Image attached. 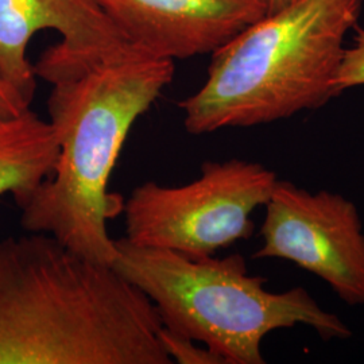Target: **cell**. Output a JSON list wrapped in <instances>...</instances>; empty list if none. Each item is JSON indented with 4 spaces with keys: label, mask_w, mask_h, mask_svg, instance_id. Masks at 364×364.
<instances>
[{
    "label": "cell",
    "mask_w": 364,
    "mask_h": 364,
    "mask_svg": "<svg viewBox=\"0 0 364 364\" xmlns=\"http://www.w3.org/2000/svg\"><path fill=\"white\" fill-rule=\"evenodd\" d=\"M156 306L53 235L0 239V364H171Z\"/></svg>",
    "instance_id": "obj_1"
},
{
    "label": "cell",
    "mask_w": 364,
    "mask_h": 364,
    "mask_svg": "<svg viewBox=\"0 0 364 364\" xmlns=\"http://www.w3.org/2000/svg\"><path fill=\"white\" fill-rule=\"evenodd\" d=\"M173 76V60L132 49L53 84L48 111L58 156L52 176L18 207L26 231L53 235L90 259L114 263L107 221L123 212L124 200L108 192V181L131 127Z\"/></svg>",
    "instance_id": "obj_2"
},
{
    "label": "cell",
    "mask_w": 364,
    "mask_h": 364,
    "mask_svg": "<svg viewBox=\"0 0 364 364\" xmlns=\"http://www.w3.org/2000/svg\"><path fill=\"white\" fill-rule=\"evenodd\" d=\"M364 0H294L212 53L207 80L178 103L192 135L254 127L314 111L336 88L347 34Z\"/></svg>",
    "instance_id": "obj_3"
},
{
    "label": "cell",
    "mask_w": 364,
    "mask_h": 364,
    "mask_svg": "<svg viewBox=\"0 0 364 364\" xmlns=\"http://www.w3.org/2000/svg\"><path fill=\"white\" fill-rule=\"evenodd\" d=\"M112 266L156 306L162 326L201 343L224 364H263L262 341L278 329L311 326L323 340H347L350 326L304 287L274 293L240 254L191 258L168 248L115 240Z\"/></svg>",
    "instance_id": "obj_4"
},
{
    "label": "cell",
    "mask_w": 364,
    "mask_h": 364,
    "mask_svg": "<svg viewBox=\"0 0 364 364\" xmlns=\"http://www.w3.org/2000/svg\"><path fill=\"white\" fill-rule=\"evenodd\" d=\"M278 180L259 162L232 158L204 162L200 177L186 185L144 182L124 201V237L191 258L213 257L252 235L251 216Z\"/></svg>",
    "instance_id": "obj_5"
},
{
    "label": "cell",
    "mask_w": 364,
    "mask_h": 364,
    "mask_svg": "<svg viewBox=\"0 0 364 364\" xmlns=\"http://www.w3.org/2000/svg\"><path fill=\"white\" fill-rule=\"evenodd\" d=\"M132 49L97 0H0V78L27 105L37 77L53 85Z\"/></svg>",
    "instance_id": "obj_6"
},
{
    "label": "cell",
    "mask_w": 364,
    "mask_h": 364,
    "mask_svg": "<svg viewBox=\"0 0 364 364\" xmlns=\"http://www.w3.org/2000/svg\"><path fill=\"white\" fill-rule=\"evenodd\" d=\"M264 208L262 246L252 258L291 262L348 306H363V223L353 201L278 180Z\"/></svg>",
    "instance_id": "obj_7"
},
{
    "label": "cell",
    "mask_w": 364,
    "mask_h": 364,
    "mask_svg": "<svg viewBox=\"0 0 364 364\" xmlns=\"http://www.w3.org/2000/svg\"><path fill=\"white\" fill-rule=\"evenodd\" d=\"M132 45L161 58L212 54L270 11L272 0H97Z\"/></svg>",
    "instance_id": "obj_8"
},
{
    "label": "cell",
    "mask_w": 364,
    "mask_h": 364,
    "mask_svg": "<svg viewBox=\"0 0 364 364\" xmlns=\"http://www.w3.org/2000/svg\"><path fill=\"white\" fill-rule=\"evenodd\" d=\"M58 142L50 122L30 108L0 119V196L10 193L19 207L54 171Z\"/></svg>",
    "instance_id": "obj_9"
},
{
    "label": "cell",
    "mask_w": 364,
    "mask_h": 364,
    "mask_svg": "<svg viewBox=\"0 0 364 364\" xmlns=\"http://www.w3.org/2000/svg\"><path fill=\"white\" fill-rule=\"evenodd\" d=\"M158 338L173 363L224 364L220 356L205 346L200 347L195 340L177 335L165 326L159 329Z\"/></svg>",
    "instance_id": "obj_10"
},
{
    "label": "cell",
    "mask_w": 364,
    "mask_h": 364,
    "mask_svg": "<svg viewBox=\"0 0 364 364\" xmlns=\"http://www.w3.org/2000/svg\"><path fill=\"white\" fill-rule=\"evenodd\" d=\"M364 85V30L355 27L353 43L346 49L343 63L338 69L336 88L343 92Z\"/></svg>",
    "instance_id": "obj_11"
},
{
    "label": "cell",
    "mask_w": 364,
    "mask_h": 364,
    "mask_svg": "<svg viewBox=\"0 0 364 364\" xmlns=\"http://www.w3.org/2000/svg\"><path fill=\"white\" fill-rule=\"evenodd\" d=\"M27 108H30V105L0 78V119L18 117Z\"/></svg>",
    "instance_id": "obj_12"
},
{
    "label": "cell",
    "mask_w": 364,
    "mask_h": 364,
    "mask_svg": "<svg viewBox=\"0 0 364 364\" xmlns=\"http://www.w3.org/2000/svg\"><path fill=\"white\" fill-rule=\"evenodd\" d=\"M293 1H294V0H272V4H270V11H269V13L275 11V10H279V9L285 7V6L290 4V3H293Z\"/></svg>",
    "instance_id": "obj_13"
}]
</instances>
